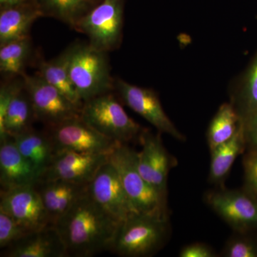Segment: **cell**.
<instances>
[{
	"label": "cell",
	"mask_w": 257,
	"mask_h": 257,
	"mask_svg": "<svg viewBox=\"0 0 257 257\" xmlns=\"http://www.w3.org/2000/svg\"><path fill=\"white\" fill-rule=\"evenodd\" d=\"M114 92L121 102L146 119L157 131L167 134L178 141H186L185 136L166 114L158 94L154 89L139 87L116 78L114 79Z\"/></svg>",
	"instance_id": "obj_10"
},
{
	"label": "cell",
	"mask_w": 257,
	"mask_h": 257,
	"mask_svg": "<svg viewBox=\"0 0 257 257\" xmlns=\"http://www.w3.org/2000/svg\"><path fill=\"white\" fill-rule=\"evenodd\" d=\"M36 121L31 99L24 84L10 101L4 117L0 121V141L30 131Z\"/></svg>",
	"instance_id": "obj_20"
},
{
	"label": "cell",
	"mask_w": 257,
	"mask_h": 257,
	"mask_svg": "<svg viewBox=\"0 0 257 257\" xmlns=\"http://www.w3.org/2000/svg\"><path fill=\"white\" fill-rule=\"evenodd\" d=\"M55 153L64 151L82 153L109 154L119 143L98 133L80 115L47 127Z\"/></svg>",
	"instance_id": "obj_9"
},
{
	"label": "cell",
	"mask_w": 257,
	"mask_h": 257,
	"mask_svg": "<svg viewBox=\"0 0 257 257\" xmlns=\"http://www.w3.org/2000/svg\"><path fill=\"white\" fill-rule=\"evenodd\" d=\"M119 223L92 199L87 189L55 226L67 256L91 257L110 250Z\"/></svg>",
	"instance_id": "obj_1"
},
{
	"label": "cell",
	"mask_w": 257,
	"mask_h": 257,
	"mask_svg": "<svg viewBox=\"0 0 257 257\" xmlns=\"http://www.w3.org/2000/svg\"><path fill=\"white\" fill-rule=\"evenodd\" d=\"M245 150L246 145L242 123L241 122L232 138L210 150L209 182L222 187L223 182L229 175L235 160L241 154L245 152Z\"/></svg>",
	"instance_id": "obj_22"
},
{
	"label": "cell",
	"mask_w": 257,
	"mask_h": 257,
	"mask_svg": "<svg viewBox=\"0 0 257 257\" xmlns=\"http://www.w3.org/2000/svg\"><path fill=\"white\" fill-rule=\"evenodd\" d=\"M109 162L119 174L135 211L139 214L169 217L167 197L144 179L138 167V152L126 144H119L109 154Z\"/></svg>",
	"instance_id": "obj_3"
},
{
	"label": "cell",
	"mask_w": 257,
	"mask_h": 257,
	"mask_svg": "<svg viewBox=\"0 0 257 257\" xmlns=\"http://www.w3.org/2000/svg\"><path fill=\"white\" fill-rule=\"evenodd\" d=\"M88 1L90 2L94 6H95V5L100 3L102 0H88Z\"/></svg>",
	"instance_id": "obj_33"
},
{
	"label": "cell",
	"mask_w": 257,
	"mask_h": 257,
	"mask_svg": "<svg viewBox=\"0 0 257 257\" xmlns=\"http://www.w3.org/2000/svg\"><path fill=\"white\" fill-rule=\"evenodd\" d=\"M206 202L235 232L257 229V197L246 189H226L208 193Z\"/></svg>",
	"instance_id": "obj_8"
},
{
	"label": "cell",
	"mask_w": 257,
	"mask_h": 257,
	"mask_svg": "<svg viewBox=\"0 0 257 257\" xmlns=\"http://www.w3.org/2000/svg\"><path fill=\"white\" fill-rule=\"evenodd\" d=\"M87 192L104 211L119 222L137 213L125 192L117 171L109 160L88 184Z\"/></svg>",
	"instance_id": "obj_12"
},
{
	"label": "cell",
	"mask_w": 257,
	"mask_h": 257,
	"mask_svg": "<svg viewBox=\"0 0 257 257\" xmlns=\"http://www.w3.org/2000/svg\"><path fill=\"white\" fill-rule=\"evenodd\" d=\"M244 135L245 152H257V112L241 121Z\"/></svg>",
	"instance_id": "obj_30"
},
{
	"label": "cell",
	"mask_w": 257,
	"mask_h": 257,
	"mask_svg": "<svg viewBox=\"0 0 257 257\" xmlns=\"http://www.w3.org/2000/svg\"><path fill=\"white\" fill-rule=\"evenodd\" d=\"M109 52L98 50L88 42L72 44L69 74L83 102L106 93L114 92Z\"/></svg>",
	"instance_id": "obj_4"
},
{
	"label": "cell",
	"mask_w": 257,
	"mask_h": 257,
	"mask_svg": "<svg viewBox=\"0 0 257 257\" xmlns=\"http://www.w3.org/2000/svg\"><path fill=\"white\" fill-rule=\"evenodd\" d=\"M42 14L32 2L0 8V46L30 37L32 25Z\"/></svg>",
	"instance_id": "obj_18"
},
{
	"label": "cell",
	"mask_w": 257,
	"mask_h": 257,
	"mask_svg": "<svg viewBox=\"0 0 257 257\" xmlns=\"http://www.w3.org/2000/svg\"><path fill=\"white\" fill-rule=\"evenodd\" d=\"M229 102L241 121L257 112V52L230 93Z\"/></svg>",
	"instance_id": "obj_23"
},
{
	"label": "cell",
	"mask_w": 257,
	"mask_h": 257,
	"mask_svg": "<svg viewBox=\"0 0 257 257\" xmlns=\"http://www.w3.org/2000/svg\"><path fill=\"white\" fill-rule=\"evenodd\" d=\"M31 232L4 211L0 210V248L9 247Z\"/></svg>",
	"instance_id": "obj_28"
},
{
	"label": "cell",
	"mask_w": 257,
	"mask_h": 257,
	"mask_svg": "<svg viewBox=\"0 0 257 257\" xmlns=\"http://www.w3.org/2000/svg\"><path fill=\"white\" fill-rule=\"evenodd\" d=\"M108 154L64 151L55 153L48 170L39 181L61 180L89 184L109 161Z\"/></svg>",
	"instance_id": "obj_14"
},
{
	"label": "cell",
	"mask_w": 257,
	"mask_h": 257,
	"mask_svg": "<svg viewBox=\"0 0 257 257\" xmlns=\"http://www.w3.org/2000/svg\"><path fill=\"white\" fill-rule=\"evenodd\" d=\"M72 51V44L52 60L46 61L41 59L38 62L37 73L58 89L74 104L82 107V101L74 87L69 74V61Z\"/></svg>",
	"instance_id": "obj_21"
},
{
	"label": "cell",
	"mask_w": 257,
	"mask_h": 257,
	"mask_svg": "<svg viewBox=\"0 0 257 257\" xmlns=\"http://www.w3.org/2000/svg\"><path fill=\"white\" fill-rule=\"evenodd\" d=\"M38 177L19 151L14 139L0 141V184L1 190L35 185Z\"/></svg>",
	"instance_id": "obj_17"
},
{
	"label": "cell",
	"mask_w": 257,
	"mask_h": 257,
	"mask_svg": "<svg viewBox=\"0 0 257 257\" xmlns=\"http://www.w3.org/2000/svg\"><path fill=\"white\" fill-rule=\"evenodd\" d=\"M35 187L40 194L51 224L55 225L87 191L88 184L55 179L39 181Z\"/></svg>",
	"instance_id": "obj_16"
},
{
	"label": "cell",
	"mask_w": 257,
	"mask_h": 257,
	"mask_svg": "<svg viewBox=\"0 0 257 257\" xmlns=\"http://www.w3.org/2000/svg\"><path fill=\"white\" fill-rule=\"evenodd\" d=\"M23 77L37 121L45 124L46 127L55 126L80 115L81 107L38 74L31 75L25 73Z\"/></svg>",
	"instance_id": "obj_7"
},
{
	"label": "cell",
	"mask_w": 257,
	"mask_h": 257,
	"mask_svg": "<svg viewBox=\"0 0 257 257\" xmlns=\"http://www.w3.org/2000/svg\"><path fill=\"white\" fill-rule=\"evenodd\" d=\"M80 116L98 133L119 144L140 140L145 130L128 116L113 92L83 102Z\"/></svg>",
	"instance_id": "obj_5"
},
{
	"label": "cell",
	"mask_w": 257,
	"mask_h": 257,
	"mask_svg": "<svg viewBox=\"0 0 257 257\" xmlns=\"http://www.w3.org/2000/svg\"><path fill=\"white\" fill-rule=\"evenodd\" d=\"M162 133L145 128L140 138L142 150L138 152V167L144 179L157 192L167 197V181L170 170L177 162L167 151Z\"/></svg>",
	"instance_id": "obj_11"
},
{
	"label": "cell",
	"mask_w": 257,
	"mask_h": 257,
	"mask_svg": "<svg viewBox=\"0 0 257 257\" xmlns=\"http://www.w3.org/2000/svg\"><path fill=\"white\" fill-rule=\"evenodd\" d=\"M0 210L9 214L30 231L52 224L35 185L1 190Z\"/></svg>",
	"instance_id": "obj_13"
},
{
	"label": "cell",
	"mask_w": 257,
	"mask_h": 257,
	"mask_svg": "<svg viewBox=\"0 0 257 257\" xmlns=\"http://www.w3.org/2000/svg\"><path fill=\"white\" fill-rule=\"evenodd\" d=\"M2 251V257H68L62 236L52 224L28 233Z\"/></svg>",
	"instance_id": "obj_15"
},
{
	"label": "cell",
	"mask_w": 257,
	"mask_h": 257,
	"mask_svg": "<svg viewBox=\"0 0 257 257\" xmlns=\"http://www.w3.org/2000/svg\"><path fill=\"white\" fill-rule=\"evenodd\" d=\"M245 187L257 197V152H246L243 160Z\"/></svg>",
	"instance_id": "obj_29"
},
{
	"label": "cell",
	"mask_w": 257,
	"mask_h": 257,
	"mask_svg": "<svg viewBox=\"0 0 257 257\" xmlns=\"http://www.w3.org/2000/svg\"><path fill=\"white\" fill-rule=\"evenodd\" d=\"M180 257H215L214 250L203 243H192L186 245L179 253Z\"/></svg>",
	"instance_id": "obj_31"
},
{
	"label": "cell",
	"mask_w": 257,
	"mask_h": 257,
	"mask_svg": "<svg viewBox=\"0 0 257 257\" xmlns=\"http://www.w3.org/2000/svg\"><path fill=\"white\" fill-rule=\"evenodd\" d=\"M236 233L225 244L221 256L257 257V239L249 236V232Z\"/></svg>",
	"instance_id": "obj_27"
},
{
	"label": "cell",
	"mask_w": 257,
	"mask_h": 257,
	"mask_svg": "<svg viewBox=\"0 0 257 257\" xmlns=\"http://www.w3.org/2000/svg\"><path fill=\"white\" fill-rule=\"evenodd\" d=\"M44 18H51L68 25L72 30L94 8L88 0H32Z\"/></svg>",
	"instance_id": "obj_25"
},
{
	"label": "cell",
	"mask_w": 257,
	"mask_h": 257,
	"mask_svg": "<svg viewBox=\"0 0 257 257\" xmlns=\"http://www.w3.org/2000/svg\"><path fill=\"white\" fill-rule=\"evenodd\" d=\"M31 37L15 40L0 46V73L5 80L23 77L32 59Z\"/></svg>",
	"instance_id": "obj_24"
},
{
	"label": "cell",
	"mask_w": 257,
	"mask_h": 257,
	"mask_svg": "<svg viewBox=\"0 0 257 257\" xmlns=\"http://www.w3.org/2000/svg\"><path fill=\"white\" fill-rule=\"evenodd\" d=\"M241 122L239 115L229 101L221 104L208 127L207 140L209 150L232 138Z\"/></svg>",
	"instance_id": "obj_26"
},
{
	"label": "cell",
	"mask_w": 257,
	"mask_h": 257,
	"mask_svg": "<svg viewBox=\"0 0 257 257\" xmlns=\"http://www.w3.org/2000/svg\"><path fill=\"white\" fill-rule=\"evenodd\" d=\"M125 0H102L75 25L74 30L85 35L88 43L109 52L121 46L124 29Z\"/></svg>",
	"instance_id": "obj_6"
},
{
	"label": "cell",
	"mask_w": 257,
	"mask_h": 257,
	"mask_svg": "<svg viewBox=\"0 0 257 257\" xmlns=\"http://www.w3.org/2000/svg\"><path fill=\"white\" fill-rule=\"evenodd\" d=\"M13 139L19 151L40 180L48 170L55 155L50 135L47 130L37 131L33 128Z\"/></svg>",
	"instance_id": "obj_19"
},
{
	"label": "cell",
	"mask_w": 257,
	"mask_h": 257,
	"mask_svg": "<svg viewBox=\"0 0 257 257\" xmlns=\"http://www.w3.org/2000/svg\"><path fill=\"white\" fill-rule=\"evenodd\" d=\"M30 2H32V0H0V8L23 4V3H30Z\"/></svg>",
	"instance_id": "obj_32"
},
{
	"label": "cell",
	"mask_w": 257,
	"mask_h": 257,
	"mask_svg": "<svg viewBox=\"0 0 257 257\" xmlns=\"http://www.w3.org/2000/svg\"><path fill=\"white\" fill-rule=\"evenodd\" d=\"M170 233V217L134 213L119 223L109 251L119 256H152L163 248Z\"/></svg>",
	"instance_id": "obj_2"
}]
</instances>
